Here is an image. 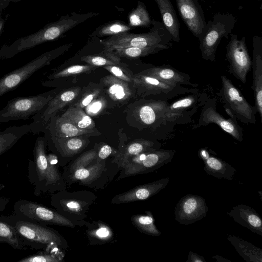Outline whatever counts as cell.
I'll use <instances>...</instances> for the list:
<instances>
[{"label": "cell", "mask_w": 262, "mask_h": 262, "mask_svg": "<svg viewBox=\"0 0 262 262\" xmlns=\"http://www.w3.org/2000/svg\"><path fill=\"white\" fill-rule=\"evenodd\" d=\"M83 22L81 14L75 12L61 16L54 22L47 24L36 32L20 37L10 45L0 48V59L14 57L18 53L42 43L53 41Z\"/></svg>", "instance_id": "cell-1"}, {"label": "cell", "mask_w": 262, "mask_h": 262, "mask_svg": "<svg viewBox=\"0 0 262 262\" xmlns=\"http://www.w3.org/2000/svg\"><path fill=\"white\" fill-rule=\"evenodd\" d=\"M152 27L149 31L142 34L124 32L110 36L102 43L105 50L111 51L125 47L147 48L156 46L172 47V37L162 22L151 20Z\"/></svg>", "instance_id": "cell-2"}, {"label": "cell", "mask_w": 262, "mask_h": 262, "mask_svg": "<svg viewBox=\"0 0 262 262\" xmlns=\"http://www.w3.org/2000/svg\"><path fill=\"white\" fill-rule=\"evenodd\" d=\"M236 19L230 13L217 12L208 21L199 39L200 49L203 59L215 61V53L222 38L228 39Z\"/></svg>", "instance_id": "cell-3"}, {"label": "cell", "mask_w": 262, "mask_h": 262, "mask_svg": "<svg viewBox=\"0 0 262 262\" xmlns=\"http://www.w3.org/2000/svg\"><path fill=\"white\" fill-rule=\"evenodd\" d=\"M222 88L217 95L224 104L227 113L230 117L244 123L254 124L255 114L257 113L255 106L250 104L241 92L229 79L225 75L221 77Z\"/></svg>", "instance_id": "cell-4"}, {"label": "cell", "mask_w": 262, "mask_h": 262, "mask_svg": "<svg viewBox=\"0 0 262 262\" xmlns=\"http://www.w3.org/2000/svg\"><path fill=\"white\" fill-rule=\"evenodd\" d=\"M68 43L48 51L34 59L25 66L5 75L0 79V96L16 88L32 74L51 61L68 51L72 46Z\"/></svg>", "instance_id": "cell-5"}, {"label": "cell", "mask_w": 262, "mask_h": 262, "mask_svg": "<svg viewBox=\"0 0 262 262\" xmlns=\"http://www.w3.org/2000/svg\"><path fill=\"white\" fill-rule=\"evenodd\" d=\"M21 241L34 248L45 246H62L66 248V241L57 232L35 222L20 220L12 225Z\"/></svg>", "instance_id": "cell-6"}, {"label": "cell", "mask_w": 262, "mask_h": 262, "mask_svg": "<svg viewBox=\"0 0 262 262\" xmlns=\"http://www.w3.org/2000/svg\"><path fill=\"white\" fill-rule=\"evenodd\" d=\"M54 96L53 93H47L15 98L0 110V123L26 120L43 109Z\"/></svg>", "instance_id": "cell-7"}, {"label": "cell", "mask_w": 262, "mask_h": 262, "mask_svg": "<svg viewBox=\"0 0 262 262\" xmlns=\"http://www.w3.org/2000/svg\"><path fill=\"white\" fill-rule=\"evenodd\" d=\"M175 153L173 150L155 149L142 152L126 161L121 167L119 179L152 172L169 163Z\"/></svg>", "instance_id": "cell-8"}, {"label": "cell", "mask_w": 262, "mask_h": 262, "mask_svg": "<svg viewBox=\"0 0 262 262\" xmlns=\"http://www.w3.org/2000/svg\"><path fill=\"white\" fill-rule=\"evenodd\" d=\"M230 35V40L226 47L225 60L229 63L230 73L245 84L252 63L246 46V37L243 36L239 40L237 35L232 33Z\"/></svg>", "instance_id": "cell-9"}, {"label": "cell", "mask_w": 262, "mask_h": 262, "mask_svg": "<svg viewBox=\"0 0 262 262\" xmlns=\"http://www.w3.org/2000/svg\"><path fill=\"white\" fill-rule=\"evenodd\" d=\"M16 214L25 220L39 223L74 227L72 222L55 211L38 203L20 200L15 204Z\"/></svg>", "instance_id": "cell-10"}, {"label": "cell", "mask_w": 262, "mask_h": 262, "mask_svg": "<svg viewBox=\"0 0 262 262\" xmlns=\"http://www.w3.org/2000/svg\"><path fill=\"white\" fill-rule=\"evenodd\" d=\"M208 211L206 200L203 197L188 194L183 196L177 204L174 217L180 224L187 225L205 217Z\"/></svg>", "instance_id": "cell-11"}, {"label": "cell", "mask_w": 262, "mask_h": 262, "mask_svg": "<svg viewBox=\"0 0 262 262\" xmlns=\"http://www.w3.org/2000/svg\"><path fill=\"white\" fill-rule=\"evenodd\" d=\"M179 13L191 34L199 40L206 25L198 0H175Z\"/></svg>", "instance_id": "cell-12"}, {"label": "cell", "mask_w": 262, "mask_h": 262, "mask_svg": "<svg viewBox=\"0 0 262 262\" xmlns=\"http://www.w3.org/2000/svg\"><path fill=\"white\" fill-rule=\"evenodd\" d=\"M210 123L217 124L236 140L243 141V129L238 124L236 120L231 117L226 119L216 111L214 104L208 101L203 108L195 127L206 126Z\"/></svg>", "instance_id": "cell-13"}, {"label": "cell", "mask_w": 262, "mask_h": 262, "mask_svg": "<svg viewBox=\"0 0 262 262\" xmlns=\"http://www.w3.org/2000/svg\"><path fill=\"white\" fill-rule=\"evenodd\" d=\"M169 182V178H165L139 185L129 191L116 195L112 200V203L119 204L146 200L164 189Z\"/></svg>", "instance_id": "cell-14"}, {"label": "cell", "mask_w": 262, "mask_h": 262, "mask_svg": "<svg viewBox=\"0 0 262 262\" xmlns=\"http://www.w3.org/2000/svg\"><path fill=\"white\" fill-rule=\"evenodd\" d=\"M35 164L39 181L46 185H54L61 180L55 164H51L45 153L44 141L38 138L34 148Z\"/></svg>", "instance_id": "cell-15"}, {"label": "cell", "mask_w": 262, "mask_h": 262, "mask_svg": "<svg viewBox=\"0 0 262 262\" xmlns=\"http://www.w3.org/2000/svg\"><path fill=\"white\" fill-rule=\"evenodd\" d=\"M252 90L254 92L255 106L262 120V37H253Z\"/></svg>", "instance_id": "cell-16"}, {"label": "cell", "mask_w": 262, "mask_h": 262, "mask_svg": "<svg viewBox=\"0 0 262 262\" xmlns=\"http://www.w3.org/2000/svg\"><path fill=\"white\" fill-rule=\"evenodd\" d=\"M100 82L104 91L115 103L124 104L135 96L133 85L112 74L102 77Z\"/></svg>", "instance_id": "cell-17"}, {"label": "cell", "mask_w": 262, "mask_h": 262, "mask_svg": "<svg viewBox=\"0 0 262 262\" xmlns=\"http://www.w3.org/2000/svg\"><path fill=\"white\" fill-rule=\"evenodd\" d=\"M133 85L138 97L167 93L176 87L140 73L133 75Z\"/></svg>", "instance_id": "cell-18"}, {"label": "cell", "mask_w": 262, "mask_h": 262, "mask_svg": "<svg viewBox=\"0 0 262 262\" xmlns=\"http://www.w3.org/2000/svg\"><path fill=\"white\" fill-rule=\"evenodd\" d=\"M227 214L242 226L262 236V221L253 208L246 205L238 204L234 206Z\"/></svg>", "instance_id": "cell-19"}, {"label": "cell", "mask_w": 262, "mask_h": 262, "mask_svg": "<svg viewBox=\"0 0 262 262\" xmlns=\"http://www.w3.org/2000/svg\"><path fill=\"white\" fill-rule=\"evenodd\" d=\"M82 89L79 86L72 87L54 96L46 105V110L40 117L42 122L47 123L55 116L59 111L70 105L77 98Z\"/></svg>", "instance_id": "cell-20"}, {"label": "cell", "mask_w": 262, "mask_h": 262, "mask_svg": "<svg viewBox=\"0 0 262 262\" xmlns=\"http://www.w3.org/2000/svg\"><path fill=\"white\" fill-rule=\"evenodd\" d=\"M140 73L150 76L174 86H177L178 84L181 83L193 85L189 82L188 75L169 66H163L153 67L145 70Z\"/></svg>", "instance_id": "cell-21"}, {"label": "cell", "mask_w": 262, "mask_h": 262, "mask_svg": "<svg viewBox=\"0 0 262 262\" xmlns=\"http://www.w3.org/2000/svg\"><path fill=\"white\" fill-rule=\"evenodd\" d=\"M49 130L51 137L58 138L72 137L79 136L92 135L94 130H82L77 127L68 119L60 116L54 117L50 120Z\"/></svg>", "instance_id": "cell-22"}, {"label": "cell", "mask_w": 262, "mask_h": 262, "mask_svg": "<svg viewBox=\"0 0 262 262\" xmlns=\"http://www.w3.org/2000/svg\"><path fill=\"white\" fill-rule=\"evenodd\" d=\"M157 4L162 23L172 37V40L179 42L180 25L170 0H155Z\"/></svg>", "instance_id": "cell-23"}, {"label": "cell", "mask_w": 262, "mask_h": 262, "mask_svg": "<svg viewBox=\"0 0 262 262\" xmlns=\"http://www.w3.org/2000/svg\"><path fill=\"white\" fill-rule=\"evenodd\" d=\"M55 147L64 157L73 156L84 149L90 142L83 136L72 137H51Z\"/></svg>", "instance_id": "cell-24"}, {"label": "cell", "mask_w": 262, "mask_h": 262, "mask_svg": "<svg viewBox=\"0 0 262 262\" xmlns=\"http://www.w3.org/2000/svg\"><path fill=\"white\" fill-rule=\"evenodd\" d=\"M158 149L155 147V143L149 140L139 139L135 140L128 144L116 155L113 162L121 166L130 158L142 152Z\"/></svg>", "instance_id": "cell-25"}, {"label": "cell", "mask_w": 262, "mask_h": 262, "mask_svg": "<svg viewBox=\"0 0 262 262\" xmlns=\"http://www.w3.org/2000/svg\"><path fill=\"white\" fill-rule=\"evenodd\" d=\"M204 169L206 172L214 177L232 180L236 171L231 165L222 159L213 156H209L203 160Z\"/></svg>", "instance_id": "cell-26"}, {"label": "cell", "mask_w": 262, "mask_h": 262, "mask_svg": "<svg viewBox=\"0 0 262 262\" xmlns=\"http://www.w3.org/2000/svg\"><path fill=\"white\" fill-rule=\"evenodd\" d=\"M228 240L247 262H262V249L239 237L229 235Z\"/></svg>", "instance_id": "cell-27"}, {"label": "cell", "mask_w": 262, "mask_h": 262, "mask_svg": "<svg viewBox=\"0 0 262 262\" xmlns=\"http://www.w3.org/2000/svg\"><path fill=\"white\" fill-rule=\"evenodd\" d=\"M104 160L96 162L92 165L78 169L71 173L70 179L73 181H79L84 184H91L97 179L105 168Z\"/></svg>", "instance_id": "cell-28"}, {"label": "cell", "mask_w": 262, "mask_h": 262, "mask_svg": "<svg viewBox=\"0 0 262 262\" xmlns=\"http://www.w3.org/2000/svg\"><path fill=\"white\" fill-rule=\"evenodd\" d=\"M82 130H94L95 123L83 110L69 106L61 116Z\"/></svg>", "instance_id": "cell-29"}, {"label": "cell", "mask_w": 262, "mask_h": 262, "mask_svg": "<svg viewBox=\"0 0 262 262\" xmlns=\"http://www.w3.org/2000/svg\"><path fill=\"white\" fill-rule=\"evenodd\" d=\"M33 128L32 125L7 128L0 133V155L11 147L17 141Z\"/></svg>", "instance_id": "cell-30"}, {"label": "cell", "mask_w": 262, "mask_h": 262, "mask_svg": "<svg viewBox=\"0 0 262 262\" xmlns=\"http://www.w3.org/2000/svg\"><path fill=\"white\" fill-rule=\"evenodd\" d=\"M104 91L102 85L91 83L82 89L75 100L69 106L84 110L92 101L101 95Z\"/></svg>", "instance_id": "cell-31"}, {"label": "cell", "mask_w": 262, "mask_h": 262, "mask_svg": "<svg viewBox=\"0 0 262 262\" xmlns=\"http://www.w3.org/2000/svg\"><path fill=\"white\" fill-rule=\"evenodd\" d=\"M168 49L169 48L165 46H156L147 48L130 47L117 48L107 51L111 52L119 57H125L133 59L146 56L149 54H155L161 50Z\"/></svg>", "instance_id": "cell-32"}, {"label": "cell", "mask_w": 262, "mask_h": 262, "mask_svg": "<svg viewBox=\"0 0 262 262\" xmlns=\"http://www.w3.org/2000/svg\"><path fill=\"white\" fill-rule=\"evenodd\" d=\"M133 224L141 232L151 236H159L161 232L155 224L154 217L151 212L147 211L145 214L132 216Z\"/></svg>", "instance_id": "cell-33"}, {"label": "cell", "mask_w": 262, "mask_h": 262, "mask_svg": "<svg viewBox=\"0 0 262 262\" xmlns=\"http://www.w3.org/2000/svg\"><path fill=\"white\" fill-rule=\"evenodd\" d=\"M133 29V28L122 21L114 20L99 26L91 34L90 36L94 37H110L129 32Z\"/></svg>", "instance_id": "cell-34"}, {"label": "cell", "mask_w": 262, "mask_h": 262, "mask_svg": "<svg viewBox=\"0 0 262 262\" xmlns=\"http://www.w3.org/2000/svg\"><path fill=\"white\" fill-rule=\"evenodd\" d=\"M128 25L132 27H149L151 19L145 4L140 1L137 2V7L130 12L128 15Z\"/></svg>", "instance_id": "cell-35"}, {"label": "cell", "mask_w": 262, "mask_h": 262, "mask_svg": "<svg viewBox=\"0 0 262 262\" xmlns=\"http://www.w3.org/2000/svg\"><path fill=\"white\" fill-rule=\"evenodd\" d=\"M80 60L87 64L98 67L119 64L121 59L113 53L104 50L98 54L82 56Z\"/></svg>", "instance_id": "cell-36"}, {"label": "cell", "mask_w": 262, "mask_h": 262, "mask_svg": "<svg viewBox=\"0 0 262 262\" xmlns=\"http://www.w3.org/2000/svg\"><path fill=\"white\" fill-rule=\"evenodd\" d=\"M161 107L158 103H150L139 106L135 111L139 120L144 124L151 125L158 120Z\"/></svg>", "instance_id": "cell-37"}, {"label": "cell", "mask_w": 262, "mask_h": 262, "mask_svg": "<svg viewBox=\"0 0 262 262\" xmlns=\"http://www.w3.org/2000/svg\"><path fill=\"white\" fill-rule=\"evenodd\" d=\"M20 238L14 228L10 225L0 221V241L8 243L15 249H23Z\"/></svg>", "instance_id": "cell-38"}, {"label": "cell", "mask_w": 262, "mask_h": 262, "mask_svg": "<svg viewBox=\"0 0 262 262\" xmlns=\"http://www.w3.org/2000/svg\"><path fill=\"white\" fill-rule=\"evenodd\" d=\"M97 68L89 64H76L70 66L51 75L52 78H59L84 73H89Z\"/></svg>", "instance_id": "cell-39"}, {"label": "cell", "mask_w": 262, "mask_h": 262, "mask_svg": "<svg viewBox=\"0 0 262 262\" xmlns=\"http://www.w3.org/2000/svg\"><path fill=\"white\" fill-rule=\"evenodd\" d=\"M98 148H93L84 152L78 157L72 163L70 171V173L81 168L86 167L96 160Z\"/></svg>", "instance_id": "cell-40"}, {"label": "cell", "mask_w": 262, "mask_h": 262, "mask_svg": "<svg viewBox=\"0 0 262 262\" xmlns=\"http://www.w3.org/2000/svg\"><path fill=\"white\" fill-rule=\"evenodd\" d=\"M103 68L116 77L133 84V74L121 63L117 65L106 66Z\"/></svg>", "instance_id": "cell-41"}, {"label": "cell", "mask_w": 262, "mask_h": 262, "mask_svg": "<svg viewBox=\"0 0 262 262\" xmlns=\"http://www.w3.org/2000/svg\"><path fill=\"white\" fill-rule=\"evenodd\" d=\"M195 101V99L193 96L186 97L175 101L168 106V112L173 118H177L180 115V113L191 106Z\"/></svg>", "instance_id": "cell-42"}, {"label": "cell", "mask_w": 262, "mask_h": 262, "mask_svg": "<svg viewBox=\"0 0 262 262\" xmlns=\"http://www.w3.org/2000/svg\"><path fill=\"white\" fill-rule=\"evenodd\" d=\"M106 106V99L104 96L100 95L86 106L84 111L90 117H95L104 111Z\"/></svg>", "instance_id": "cell-43"}, {"label": "cell", "mask_w": 262, "mask_h": 262, "mask_svg": "<svg viewBox=\"0 0 262 262\" xmlns=\"http://www.w3.org/2000/svg\"><path fill=\"white\" fill-rule=\"evenodd\" d=\"M61 261L60 257L55 254L41 253L33 255L20 260V262H59Z\"/></svg>", "instance_id": "cell-44"}, {"label": "cell", "mask_w": 262, "mask_h": 262, "mask_svg": "<svg viewBox=\"0 0 262 262\" xmlns=\"http://www.w3.org/2000/svg\"><path fill=\"white\" fill-rule=\"evenodd\" d=\"M61 204H63L61 205L63 206V209L70 212L80 213L83 210V203L77 200H65L61 202Z\"/></svg>", "instance_id": "cell-45"}, {"label": "cell", "mask_w": 262, "mask_h": 262, "mask_svg": "<svg viewBox=\"0 0 262 262\" xmlns=\"http://www.w3.org/2000/svg\"><path fill=\"white\" fill-rule=\"evenodd\" d=\"M92 236L102 240H108L112 236V232L111 229L107 226L101 224L99 228L92 232Z\"/></svg>", "instance_id": "cell-46"}, {"label": "cell", "mask_w": 262, "mask_h": 262, "mask_svg": "<svg viewBox=\"0 0 262 262\" xmlns=\"http://www.w3.org/2000/svg\"><path fill=\"white\" fill-rule=\"evenodd\" d=\"M114 153V149L109 145L103 144L98 149L96 161H101L105 160Z\"/></svg>", "instance_id": "cell-47"}, {"label": "cell", "mask_w": 262, "mask_h": 262, "mask_svg": "<svg viewBox=\"0 0 262 262\" xmlns=\"http://www.w3.org/2000/svg\"><path fill=\"white\" fill-rule=\"evenodd\" d=\"M9 4V3L0 1V35L3 31L6 20V18L2 16V12L8 6Z\"/></svg>", "instance_id": "cell-48"}, {"label": "cell", "mask_w": 262, "mask_h": 262, "mask_svg": "<svg viewBox=\"0 0 262 262\" xmlns=\"http://www.w3.org/2000/svg\"><path fill=\"white\" fill-rule=\"evenodd\" d=\"M187 262H204L206 261L205 258L197 253L189 251Z\"/></svg>", "instance_id": "cell-49"}, {"label": "cell", "mask_w": 262, "mask_h": 262, "mask_svg": "<svg viewBox=\"0 0 262 262\" xmlns=\"http://www.w3.org/2000/svg\"><path fill=\"white\" fill-rule=\"evenodd\" d=\"M213 258L215 259L217 261H230V260L217 255H215L214 256H213Z\"/></svg>", "instance_id": "cell-50"}, {"label": "cell", "mask_w": 262, "mask_h": 262, "mask_svg": "<svg viewBox=\"0 0 262 262\" xmlns=\"http://www.w3.org/2000/svg\"><path fill=\"white\" fill-rule=\"evenodd\" d=\"M21 1H24V0H0V1L7 2L9 3H10V2H19ZM31 1H32V0H31ZM33 1H37V0H33Z\"/></svg>", "instance_id": "cell-51"}, {"label": "cell", "mask_w": 262, "mask_h": 262, "mask_svg": "<svg viewBox=\"0 0 262 262\" xmlns=\"http://www.w3.org/2000/svg\"><path fill=\"white\" fill-rule=\"evenodd\" d=\"M4 187H5V186H4V185H2V184H0V190H1V189H2Z\"/></svg>", "instance_id": "cell-52"}, {"label": "cell", "mask_w": 262, "mask_h": 262, "mask_svg": "<svg viewBox=\"0 0 262 262\" xmlns=\"http://www.w3.org/2000/svg\"><path fill=\"white\" fill-rule=\"evenodd\" d=\"M257 1H262V0H257Z\"/></svg>", "instance_id": "cell-53"}]
</instances>
